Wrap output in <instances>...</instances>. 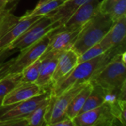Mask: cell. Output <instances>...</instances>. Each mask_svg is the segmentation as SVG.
<instances>
[{
	"label": "cell",
	"mask_w": 126,
	"mask_h": 126,
	"mask_svg": "<svg viewBox=\"0 0 126 126\" xmlns=\"http://www.w3.org/2000/svg\"><path fill=\"white\" fill-rule=\"evenodd\" d=\"M126 15L113 24L109 32L100 41V44L106 51L126 45Z\"/></svg>",
	"instance_id": "4fadbf2b"
},
{
	"label": "cell",
	"mask_w": 126,
	"mask_h": 126,
	"mask_svg": "<svg viewBox=\"0 0 126 126\" xmlns=\"http://www.w3.org/2000/svg\"><path fill=\"white\" fill-rule=\"evenodd\" d=\"M42 16H35L24 19L20 18V20L0 38V50L7 48L13 41L20 37L30 27H31Z\"/></svg>",
	"instance_id": "9a60e30c"
},
{
	"label": "cell",
	"mask_w": 126,
	"mask_h": 126,
	"mask_svg": "<svg viewBox=\"0 0 126 126\" xmlns=\"http://www.w3.org/2000/svg\"><path fill=\"white\" fill-rule=\"evenodd\" d=\"M106 52V50L99 42V43L94 44V46L91 47L90 48H89L83 54H81L80 55L78 56V63L93 59V58L103 54Z\"/></svg>",
	"instance_id": "d4e9b609"
},
{
	"label": "cell",
	"mask_w": 126,
	"mask_h": 126,
	"mask_svg": "<svg viewBox=\"0 0 126 126\" xmlns=\"http://www.w3.org/2000/svg\"><path fill=\"white\" fill-rule=\"evenodd\" d=\"M53 30L24 49L20 51L19 55L15 57V59L10 67L9 74L21 72L24 68L40 58L47 50L51 41Z\"/></svg>",
	"instance_id": "8992f818"
},
{
	"label": "cell",
	"mask_w": 126,
	"mask_h": 126,
	"mask_svg": "<svg viewBox=\"0 0 126 126\" xmlns=\"http://www.w3.org/2000/svg\"><path fill=\"white\" fill-rule=\"evenodd\" d=\"M87 0H66L55 10L47 16L58 26L61 27L72 15Z\"/></svg>",
	"instance_id": "2e32d148"
},
{
	"label": "cell",
	"mask_w": 126,
	"mask_h": 126,
	"mask_svg": "<svg viewBox=\"0 0 126 126\" xmlns=\"http://www.w3.org/2000/svg\"><path fill=\"white\" fill-rule=\"evenodd\" d=\"M92 88V83L91 81H89L86 83L85 86L75 95V97L72 99L70 104L69 105L68 109L66 110V115L67 117L73 120V119L77 115H78L85 103L86 100L91 93Z\"/></svg>",
	"instance_id": "e0dca14e"
},
{
	"label": "cell",
	"mask_w": 126,
	"mask_h": 126,
	"mask_svg": "<svg viewBox=\"0 0 126 126\" xmlns=\"http://www.w3.org/2000/svg\"><path fill=\"white\" fill-rule=\"evenodd\" d=\"M21 72L7 74L0 80V105L4 97L21 83Z\"/></svg>",
	"instance_id": "ffe728a7"
},
{
	"label": "cell",
	"mask_w": 126,
	"mask_h": 126,
	"mask_svg": "<svg viewBox=\"0 0 126 126\" xmlns=\"http://www.w3.org/2000/svg\"><path fill=\"white\" fill-rule=\"evenodd\" d=\"M7 3L4 1V0H0V10H4L7 6Z\"/></svg>",
	"instance_id": "4dcf8cb0"
},
{
	"label": "cell",
	"mask_w": 126,
	"mask_h": 126,
	"mask_svg": "<svg viewBox=\"0 0 126 126\" xmlns=\"http://www.w3.org/2000/svg\"><path fill=\"white\" fill-rule=\"evenodd\" d=\"M121 53L116 55L94 75L90 81L105 90L119 89L126 82V63L121 59Z\"/></svg>",
	"instance_id": "3957f363"
},
{
	"label": "cell",
	"mask_w": 126,
	"mask_h": 126,
	"mask_svg": "<svg viewBox=\"0 0 126 126\" xmlns=\"http://www.w3.org/2000/svg\"><path fill=\"white\" fill-rule=\"evenodd\" d=\"M114 22L107 14L100 11L82 28L71 48L79 56L91 47L99 43L112 27Z\"/></svg>",
	"instance_id": "7a4b0ae2"
},
{
	"label": "cell",
	"mask_w": 126,
	"mask_h": 126,
	"mask_svg": "<svg viewBox=\"0 0 126 126\" xmlns=\"http://www.w3.org/2000/svg\"><path fill=\"white\" fill-rule=\"evenodd\" d=\"M61 52H50L44 54L41 58L40 72L35 83L46 89L52 86V78Z\"/></svg>",
	"instance_id": "7c38bea8"
},
{
	"label": "cell",
	"mask_w": 126,
	"mask_h": 126,
	"mask_svg": "<svg viewBox=\"0 0 126 126\" xmlns=\"http://www.w3.org/2000/svg\"><path fill=\"white\" fill-rule=\"evenodd\" d=\"M86 83L75 84L58 96H52L50 94L44 117L46 126H53L56 123L66 117V113L69 105L75 95L85 86Z\"/></svg>",
	"instance_id": "277c9868"
},
{
	"label": "cell",
	"mask_w": 126,
	"mask_h": 126,
	"mask_svg": "<svg viewBox=\"0 0 126 126\" xmlns=\"http://www.w3.org/2000/svg\"><path fill=\"white\" fill-rule=\"evenodd\" d=\"M111 114L120 124L126 126V100L118 99L114 104L109 106Z\"/></svg>",
	"instance_id": "cb8c5ba5"
},
{
	"label": "cell",
	"mask_w": 126,
	"mask_h": 126,
	"mask_svg": "<svg viewBox=\"0 0 126 126\" xmlns=\"http://www.w3.org/2000/svg\"><path fill=\"white\" fill-rule=\"evenodd\" d=\"M78 63V55L72 49L62 51L52 78V86L69 74ZM52 87V86H51Z\"/></svg>",
	"instance_id": "5bb4252c"
},
{
	"label": "cell",
	"mask_w": 126,
	"mask_h": 126,
	"mask_svg": "<svg viewBox=\"0 0 126 126\" xmlns=\"http://www.w3.org/2000/svg\"><path fill=\"white\" fill-rule=\"evenodd\" d=\"M126 0H120L113 5V7L108 12L107 15L114 23L123 16H126Z\"/></svg>",
	"instance_id": "484cf974"
},
{
	"label": "cell",
	"mask_w": 126,
	"mask_h": 126,
	"mask_svg": "<svg viewBox=\"0 0 126 126\" xmlns=\"http://www.w3.org/2000/svg\"><path fill=\"white\" fill-rule=\"evenodd\" d=\"M83 27L70 30H58V27L55 28L53 30L51 41L44 54L50 52H62L71 49L77 40Z\"/></svg>",
	"instance_id": "8fae6325"
},
{
	"label": "cell",
	"mask_w": 126,
	"mask_h": 126,
	"mask_svg": "<svg viewBox=\"0 0 126 126\" xmlns=\"http://www.w3.org/2000/svg\"><path fill=\"white\" fill-rule=\"evenodd\" d=\"M53 126H75V124L72 120L66 117L62 120L56 123Z\"/></svg>",
	"instance_id": "f546056e"
},
{
	"label": "cell",
	"mask_w": 126,
	"mask_h": 126,
	"mask_svg": "<svg viewBox=\"0 0 126 126\" xmlns=\"http://www.w3.org/2000/svg\"><path fill=\"white\" fill-rule=\"evenodd\" d=\"M13 0H4V1L7 3V4H8V3H10V2H11V1H13Z\"/></svg>",
	"instance_id": "d6a6232c"
},
{
	"label": "cell",
	"mask_w": 126,
	"mask_h": 126,
	"mask_svg": "<svg viewBox=\"0 0 126 126\" xmlns=\"http://www.w3.org/2000/svg\"><path fill=\"white\" fill-rule=\"evenodd\" d=\"M50 90L29 100L10 106H0V123L16 120H23L34 109L49 99Z\"/></svg>",
	"instance_id": "5b68a950"
},
{
	"label": "cell",
	"mask_w": 126,
	"mask_h": 126,
	"mask_svg": "<svg viewBox=\"0 0 126 126\" xmlns=\"http://www.w3.org/2000/svg\"><path fill=\"white\" fill-rule=\"evenodd\" d=\"M15 59V57H12L10 58H8L7 61H5L4 63L0 64V80L4 78L5 75L9 74V69L13 63V61Z\"/></svg>",
	"instance_id": "83f0119b"
},
{
	"label": "cell",
	"mask_w": 126,
	"mask_h": 126,
	"mask_svg": "<svg viewBox=\"0 0 126 126\" xmlns=\"http://www.w3.org/2000/svg\"><path fill=\"white\" fill-rule=\"evenodd\" d=\"M99 5L100 0H87L58 30H70L84 26L99 11Z\"/></svg>",
	"instance_id": "9c48e42d"
},
{
	"label": "cell",
	"mask_w": 126,
	"mask_h": 126,
	"mask_svg": "<svg viewBox=\"0 0 126 126\" xmlns=\"http://www.w3.org/2000/svg\"><path fill=\"white\" fill-rule=\"evenodd\" d=\"M57 27L58 26L52 21L49 16H44L30 27L7 48L10 49H15L20 52Z\"/></svg>",
	"instance_id": "52a82bcc"
},
{
	"label": "cell",
	"mask_w": 126,
	"mask_h": 126,
	"mask_svg": "<svg viewBox=\"0 0 126 126\" xmlns=\"http://www.w3.org/2000/svg\"><path fill=\"white\" fill-rule=\"evenodd\" d=\"M48 90L50 89H46L35 83H21L4 97L0 106H10L20 103L43 94Z\"/></svg>",
	"instance_id": "30bf717a"
},
{
	"label": "cell",
	"mask_w": 126,
	"mask_h": 126,
	"mask_svg": "<svg viewBox=\"0 0 126 126\" xmlns=\"http://www.w3.org/2000/svg\"><path fill=\"white\" fill-rule=\"evenodd\" d=\"M116 121L109 106L106 103L79 114L73 119L75 126H112Z\"/></svg>",
	"instance_id": "ba28073f"
},
{
	"label": "cell",
	"mask_w": 126,
	"mask_h": 126,
	"mask_svg": "<svg viewBox=\"0 0 126 126\" xmlns=\"http://www.w3.org/2000/svg\"><path fill=\"white\" fill-rule=\"evenodd\" d=\"M17 52H18V50L15 49H10L9 48H6V49H4L0 50V64H1L2 63H4L10 57H11L12 55H13Z\"/></svg>",
	"instance_id": "f1b7e54d"
},
{
	"label": "cell",
	"mask_w": 126,
	"mask_h": 126,
	"mask_svg": "<svg viewBox=\"0 0 126 126\" xmlns=\"http://www.w3.org/2000/svg\"><path fill=\"white\" fill-rule=\"evenodd\" d=\"M92 84V90L86 100L85 103L79 114L95 109L104 103V89L98 85L94 83Z\"/></svg>",
	"instance_id": "d6986e66"
},
{
	"label": "cell",
	"mask_w": 126,
	"mask_h": 126,
	"mask_svg": "<svg viewBox=\"0 0 126 126\" xmlns=\"http://www.w3.org/2000/svg\"><path fill=\"white\" fill-rule=\"evenodd\" d=\"M41 58L27 66L21 71V83H35L41 68Z\"/></svg>",
	"instance_id": "603a6c76"
},
{
	"label": "cell",
	"mask_w": 126,
	"mask_h": 126,
	"mask_svg": "<svg viewBox=\"0 0 126 126\" xmlns=\"http://www.w3.org/2000/svg\"><path fill=\"white\" fill-rule=\"evenodd\" d=\"M49 100L45 101L38 108L34 109L28 116L24 119L27 121V126H46L44 121V117L47 111Z\"/></svg>",
	"instance_id": "44dd1931"
},
{
	"label": "cell",
	"mask_w": 126,
	"mask_h": 126,
	"mask_svg": "<svg viewBox=\"0 0 126 126\" xmlns=\"http://www.w3.org/2000/svg\"><path fill=\"white\" fill-rule=\"evenodd\" d=\"M48 1V0H39V1H38V3H37V4H36V6H35V7L41 5V4H43L44 2H45V1Z\"/></svg>",
	"instance_id": "1f68e13d"
},
{
	"label": "cell",
	"mask_w": 126,
	"mask_h": 126,
	"mask_svg": "<svg viewBox=\"0 0 126 126\" xmlns=\"http://www.w3.org/2000/svg\"><path fill=\"white\" fill-rule=\"evenodd\" d=\"M120 0H103L102 1H100L99 5V11L107 14L109 10L113 7V5L117 2Z\"/></svg>",
	"instance_id": "4316f807"
},
{
	"label": "cell",
	"mask_w": 126,
	"mask_h": 126,
	"mask_svg": "<svg viewBox=\"0 0 126 126\" xmlns=\"http://www.w3.org/2000/svg\"><path fill=\"white\" fill-rule=\"evenodd\" d=\"M125 48V45L112 48L93 59L78 63L69 74L52 86L50 94L52 96H58L75 84L90 81L94 75L116 55L126 51Z\"/></svg>",
	"instance_id": "6da1fadb"
},
{
	"label": "cell",
	"mask_w": 126,
	"mask_h": 126,
	"mask_svg": "<svg viewBox=\"0 0 126 126\" xmlns=\"http://www.w3.org/2000/svg\"><path fill=\"white\" fill-rule=\"evenodd\" d=\"M20 20V17L15 16L10 10H0V38Z\"/></svg>",
	"instance_id": "7402d4cb"
},
{
	"label": "cell",
	"mask_w": 126,
	"mask_h": 126,
	"mask_svg": "<svg viewBox=\"0 0 126 126\" xmlns=\"http://www.w3.org/2000/svg\"><path fill=\"white\" fill-rule=\"evenodd\" d=\"M65 1H66V0H65Z\"/></svg>",
	"instance_id": "836d02e7"
},
{
	"label": "cell",
	"mask_w": 126,
	"mask_h": 126,
	"mask_svg": "<svg viewBox=\"0 0 126 126\" xmlns=\"http://www.w3.org/2000/svg\"><path fill=\"white\" fill-rule=\"evenodd\" d=\"M65 0H48L39 6L35 7L32 10L27 11L20 18L21 19L35 17V16H43L48 15L57 7H58L61 4H63Z\"/></svg>",
	"instance_id": "ac0fdd59"
}]
</instances>
